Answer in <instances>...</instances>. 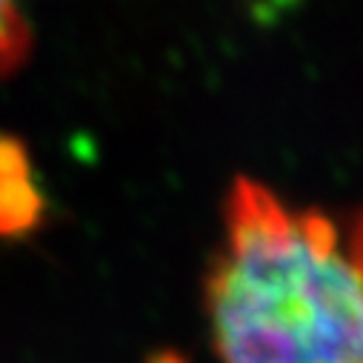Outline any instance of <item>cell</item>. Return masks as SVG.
I'll return each instance as SVG.
<instances>
[{"mask_svg":"<svg viewBox=\"0 0 363 363\" xmlns=\"http://www.w3.org/2000/svg\"><path fill=\"white\" fill-rule=\"evenodd\" d=\"M206 315L223 363H363V209H295L238 177Z\"/></svg>","mask_w":363,"mask_h":363,"instance_id":"1","label":"cell"},{"mask_svg":"<svg viewBox=\"0 0 363 363\" xmlns=\"http://www.w3.org/2000/svg\"><path fill=\"white\" fill-rule=\"evenodd\" d=\"M32 46L29 23L23 18L21 0H0V77L23 63Z\"/></svg>","mask_w":363,"mask_h":363,"instance_id":"2","label":"cell"}]
</instances>
